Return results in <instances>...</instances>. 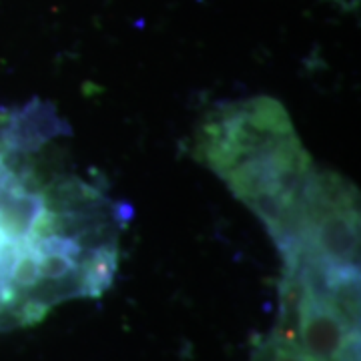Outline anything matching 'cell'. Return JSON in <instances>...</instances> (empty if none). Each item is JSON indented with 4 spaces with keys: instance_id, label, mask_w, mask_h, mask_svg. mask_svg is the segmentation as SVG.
<instances>
[{
    "instance_id": "cell-1",
    "label": "cell",
    "mask_w": 361,
    "mask_h": 361,
    "mask_svg": "<svg viewBox=\"0 0 361 361\" xmlns=\"http://www.w3.org/2000/svg\"><path fill=\"white\" fill-rule=\"evenodd\" d=\"M68 139L52 103L0 106V334L115 281L130 209L80 169Z\"/></svg>"
},
{
    "instance_id": "cell-2",
    "label": "cell",
    "mask_w": 361,
    "mask_h": 361,
    "mask_svg": "<svg viewBox=\"0 0 361 361\" xmlns=\"http://www.w3.org/2000/svg\"><path fill=\"white\" fill-rule=\"evenodd\" d=\"M195 157L269 233L293 215L319 171L287 111L263 97L221 104L207 115L195 137Z\"/></svg>"
},
{
    "instance_id": "cell-3",
    "label": "cell",
    "mask_w": 361,
    "mask_h": 361,
    "mask_svg": "<svg viewBox=\"0 0 361 361\" xmlns=\"http://www.w3.org/2000/svg\"><path fill=\"white\" fill-rule=\"evenodd\" d=\"M249 361H319L301 348L295 339L279 327H273L269 336L259 341Z\"/></svg>"
}]
</instances>
